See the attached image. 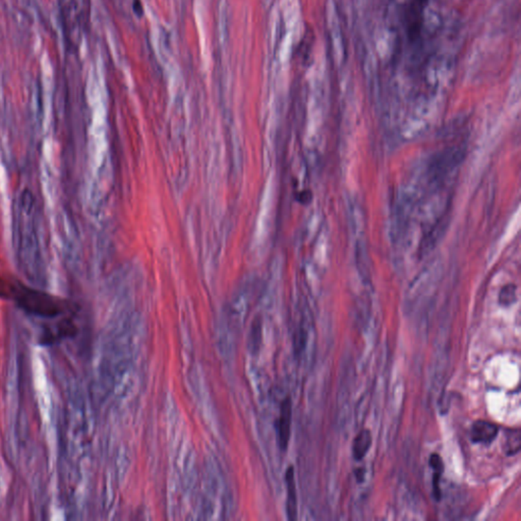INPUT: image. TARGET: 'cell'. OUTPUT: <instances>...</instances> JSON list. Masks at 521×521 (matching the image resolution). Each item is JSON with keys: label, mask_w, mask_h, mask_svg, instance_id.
<instances>
[{"label": "cell", "mask_w": 521, "mask_h": 521, "mask_svg": "<svg viewBox=\"0 0 521 521\" xmlns=\"http://www.w3.org/2000/svg\"><path fill=\"white\" fill-rule=\"evenodd\" d=\"M10 301L28 315L37 318L55 319L74 313V305L66 299L26 285L18 280H15Z\"/></svg>", "instance_id": "cell-1"}, {"label": "cell", "mask_w": 521, "mask_h": 521, "mask_svg": "<svg viewBox=\"0 0 521 521\" xmlns=\"http://www.w3.org/2000/svg\"><path fill=\"white\" fill-rule=\"evenodd\" d=\"M428 0H410L406 12V26L411 42L417 41L421 34L424 16Z\"/></svg>", "instance_id": "cell-2"}, {"label": "cell", "mask_w": 521, "mask_h": 521, "mask_svg": "<svg viewBox=\"0 0 521 521\" xmlns=\"http://www.w3.org/2000/svg\"><path fill=\"white\" fill-rule=\"evenodd\" d=\"M292 404L290 398L283 400L280 408L278 419V441L279 446L283 451L287 449L292 432Z\"/></svg>", "instance_id": "cell-3"}, {"label": "cell", "mask_w": 521, "mask_h": 521, "mask_svg": "<svg viewBox=\"0 0 521 521\" xmlns=\"http://www.w3.org/2000/svg\"><path fill=\"white\" fill-rule=\"evenodd\" d=\"M499 428L495 424L486 421L473 423L471 430V441L475 444H490L496 439Z\"/></svg>", "instance_id": "cell-4"}, {"label": "cell", "mask_w": 521, "mask_h": 521, "mask_svg": "<svg viewBox=\"0 0 521 521\" xmlns=\"http://www.w3.org/2000/svg\"><path fill=\"white\" fill-rule=\"evenodd\" d=\"M286 488H287V501H286V511L290 520L298 518V494H296V481H294V467L290 466L285 475Z\"/></svg>", "instance_id": "cell-5"}, {"label": "cell", "mask_w": 521, "mask_h": 521, "mask_svg": "<svg viewBox=\"0 0 521 521\" xmlns=\"http://www.w3.org/2000/svg\"><path fill=\"white\" fill-rule=\"evenodd\" d=\"M372 438L369 430H363L354 438L352 444V455L354 460L359 462L363 460L372 446Z\"/></svg>", "instance_id": "cell-6"}, {"label": "cell", "mask_w": 521, "mask_h": 521, "mask_svg": "<svg viewBox=\"0 0 521 521\" xmlns=\"http://www.w3.org/2000/svg\"><path fill=\"white\" fill-rule=\"evenodd\" d=\"M430 466L434 471V475H433V496L436 499V501H440L441 498H442L440 482L443 469H444L442 458L438 454H432L430 457Z\"/></svg>", "instance_id": "cell-7"}, {"label": "cell", "mask_w": 521, "mask_h": 521, "mask_svg": "<svg viewBox=\"0 0 521 521\" xmlns=\"http://www.w3.org/2000/svg\"><path fill=\"white\" fill-rule=\"evenodd\" d=\"M521 435L520 430H508L506 433L504 451L506 455L513 456L520 451Z\"/></svg>", "instance_id": "cell-8"}, {"label": "cell", "mask_w": 521, "mask_h": 521, "mask_svg": "<svg viewBox=\"0 0 521 521\" xmlns=\"http://www.w3.org/2000/svg\"><path fill=\"white\" fill-rule=\"evenodd\" d=\"M15 280L6 278L0 272V299L10 301L12 288H14Z\"/></svg>", "instance_id": "cell-9"}, {"label": "cell", "mask_w": 521, "mask_h": 521, "mask_svg": "<svg viewBox=\"0 0 521 521\" xmlns=\"http://www.w3.org/2000/svg\"><path fill=\"white\" fill-rule=\"evenodd\" d=\"M515 301V287L512 285L503 288L500 294V303L502 305H510Z\"/></svg>", "instance_id": "cell-10"}]
</instances>
